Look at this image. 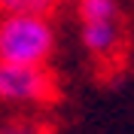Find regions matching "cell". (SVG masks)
<instances>
[{"mask_svg":"<svg viewBox=\"0 0 134 134\" xmlns=\"http://www.w3.org/2000/svg\"><path fill=\"white\" fill-rule=\"evenodd\" d=\"M55 52V25L49 15L0 18V64L46 67Z\"/></svg>","mask_w":134,"mask_h":134,"instance_id":"cell-1","label":"cell"},{"mask_svg":"<svg viewBox=\"0 0 134 134\" xmlns=\"http://www.w3.org/2000/svg\"><path fill=\"white\" fill-rule=\"evenodd\" d=\"M0 100L46 107L52 100H58V79L46 67L0 64Z\"/></svg>","mask_w":134,"mask_h":134,"instance_id":"cell-2","label":"cell"},{"mask_svg":"<svg viewBox=\"0 0 134 134\" xmlns=\"http://www.w3.org/2000/svg\"><path fill=\"white\" fill-rule=\"evenodd\" d=\"M79 40L85 52L94 61H113L125 46V31L119 18H104V21H79Z\"/></svg>","mask_w":134,"mask_h":134,"instance_id":"cell-3","label":"cell"},{"mask_svg":"<svg viewBox=\"0 0 134 134\" xmlns=\"http://www.w3.org/2000/svg\"><path fill=\"white\" fill-rule=\"evenodd\" d=\"M76 15L79 21H104L119 18V0H76Z\"/></svg>","mask_w":134,"mask_h":134,"instance_id":"cell-4","label":"cell"},{"mask_svg":"<svg viewBox=\"0 0 134 134\" xmlns=\"http://www.w3.org/2000/svg\"><path fill=\"white\" fill-rule=\"evenodd\" d=\"M58 0H0V15H49Z\"/></svg>","mask_w":134,"mask_h":134,"instance_id":"cell-5","label":"cell"}]
</instances>
